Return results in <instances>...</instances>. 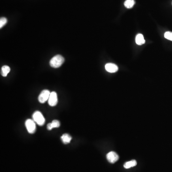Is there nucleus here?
Listing matches in <instances>:
<instances>
[{
    "label": "nucleus",
    "mask_w": 172,
    "mask_h": 172,
    "mask_svg": "<svg viewBox=\"0 0 172 172\" xmlns=\"http://www.w3.org/2000/svg\"><path fill=\"white\" fill-rule=\"evenodd\" d=\"M65 59L63 56L60 55H56L54 56L49 62L51 67L54 68H58L60 67L64 62Z\"/></svg>",
    "instance_id": "f257e3e1"
},
{
    "label": "nucleus",
    "mask_w": 172,
    "mask_h": 172,
    "mask_svg": "<svg viewBox=\"0 0 172 172\" xmlns=\"http://www.w3.org/2000/svg\"><path fill=\"white\" fill-rule=\"evenodd\" d=\"M105 69L109 73H115L118 70V67L114 63H107L105 66Z\"/></svg>",
    "instance_id": "0eeeda50"
},
{
    "label": "nucleus",
    "mask_w": 172,
    "mask_h": 172,
    "mask_svg": "<svg viewBox=\"0 0 172 172\" xmlns=\"http://www.w3.org/2000/svg\"><path fill=\"white\" fill-rule=\"evenodd\" d=\"M164 36H165V37L166 39L172 41V32H165V34L164 35Z\"/></svg>",
    "instance_id": "2eb2a0df"
},
{
    "label": "nucleus",
    "mask_w": 172,
    "mask_h": 172,
    "mask_svg": "<svg viewBox=\"0 0 172 172\" xmlns=\"http://www.w3.org/2000/svg\"><path fill=\"white\" fill-rule=\"evenodd\" d=\"M137 165V162L135 160L125 162L124 165V167L126 169H129L133 167H135Z\"/></svg>",
    "instance_id": "f8f14e48"
},
{
    "label": "nucleus",
    "mask_w": 172,
    "mask_h": 172,
    "mask_svg": "<svg viewBox=\"0 0 172 172\" xmlns=\"http://www.w3.org/2000/svg\"><path fill=\"white\" fill-rule=\"evenodd\" d=\"M33 119L34 122L39 125L43 126L45 123V119L41 112L36 111L33 115Z\"/></svg>",
    "instance_id": "f03ea898"
},
{
    "label": "nucleus",
    "mask_w": 172,
    "mask_h": 172,
    "mask_svg": "<svg viewBox=\"0 0 172 172\" xmlns=\"http://www.w3.org/2000/svg\"><path fill=\"white\" fill-rule=\"evenodd\" d=\"M135 3V1L134 0H126L124 3V5L127 8L131 9L133 7Z\"/></svg>",
    "instance_id": "ddd939ff"
},
{
    "label": "nucleus",
    "mask_w": 172,
    "mask_h": 172,
    "mask_svg": "<svg viewBox=\"0 0 172 172\" xmlns=\"http://www.w3.org/2000/svg\"><path fill=\"white\" fill-rule=\"evenodd\" d=\"M50 93L48 90H43L38 97L39 102H40L41 103H44L46 101H48Z\"/></svg>",
    "instance_id": "20e7f679"
},
{
    "label": "nucleus",
    "mask_w": 172,
    "mask_h": 172,
    "mask_svg": "<svg viewBox=\"0 0 172 172\" xmlns=\"http://www.w3.org/2000/svg\"><path fill=\"white\" fill-rule=\"evenodd\" d=\"M25 126L28 133L31 134L35 133L36 131V125L35 122L31 119H28L26 120L25 123Z\"/></svg>",
    "instance_id": "7ed1b4c3"
},
{
    "label": "nucleus",
    "mask_w": 172,
    "mask_h": 172,
    "mask_svg": "<svg viewBox=\"0 0 172 172\" xmlns=\"http://www.w3.org/2000/svg\"><path fill=\"white\" fill-rule=\"evenodd\" d=\"M136 43L137 45L141 46L143 45L145 43V40L144 39V37L143 35L141 34H138L136 35L135 38Z\"/></svg>",
    "instance_id": "1a4fd4ad"
},
{
    "label": "nucleus",
    "mask_w": 172,
    "mask_h": 172,
    "mask_svg": "<svg viewBox=\"0 0 172 172\" xmlns=\"http://www.w3.org/2000/svg\"><path fill=\"white\" fill-rule=\"evenodd\" d=\"M7 20L5 17H1L0 19V28H3L7 24Z\"/></svg>",
    "instance_id": "4468645a"
},
{
    "label": "nucleus",
    "mask_w": 172,
    "mask_h": 172,
    "mask_svg": "<svg viewBox=\"0 0 172 172\" xmlns=\"http://www.w3.org/2000/svg\"><path fill=\"white\" fill-rule=\"evenodd\" d=\"M11 69L9 66H3L1 69V75L3 77H5L10 72Z\"/></svg>",
    "instance_id": "9b49d317"
},
{
    "label": "nucleus",
    "mask_w": 172,
    "mask_h": 172,
    "mask_svg": "<svg viewBox=\"0 0 172 172\" xmlns=\"http://www.w3.org/2000/svg\"><path fill=\"white\" fill-rule=\"evenodd\" d=\"M60 122L58 120H54L52 121V122L49 123L47 125V129L48 130L50 131L55 128H58L60 127Z\"/></svg>",
    "instance_id": "6e6552de"
},
{
    "label": "nucleus",
    "mask_w": 172,
    "mask_h": 172,
    "mask_svg": "<svg viewBox=\"0 0 172 172\" xmlns=\"http://www.w3.org/2000/svg\"><path fill=\"white\" fill-rule=\"evenodd\" d=\"M58 102V99L56 93L55 91H53L50 93L49 99L48 100V103L50 106L54 107L56 106Z\"/></svg>",
    "instance_id": "39448f33"
},
{
    "label": "nucleus",
    "mask_w": 172,
    "mask_h": 172,
    "mask_svg": "<svg viewBox=\"0 0 172 172\" xmlns=\"http://www.w3.org/2000/svg\"><path fill=\"white\" fill-rule=\"evenodd\" d=\"M61 139L64 144H68L69 143H70L71 141L72 137L69 134L65 133L61 137Z\"/></svg>",
    "instance_id": "9d476101"
},
{
    "label": "nucleus",
    "mask_w": 172,
    "mask_h": 172,
    "mask_svg": "<svg viewBox=\"0 0 172 172\" xmlns=\"http://www.w3.org/2000/svg\"><path fill=\"white\" fill-rule=\"evenodd\" d=\"M107 159L109 162L114 164L119 160V155L114 152H111L107 154Z\"/></svg>",
    "instance_id": "423d86ee"
}]
</instances>
